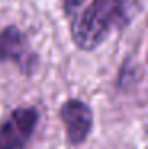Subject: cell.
<instances>
[{
    "instance_id": "2",
    "label": "cell",
    "mask_w": 148,
    "mask_h": 149,
    "mask_svg": "<svg viewBox=\"0 0 148 149\" xmlns=\"http://www.w3.org/2000/svg\"><path fill=\"white\" fill-rule=\"evenodd\" d=\"M38 122L35 108H18L0 125V149H22Z\"/></svg>"
},
{
    "instance_id": "1",
    "label": "cell",
    "mask_w": 148,
    "mask_h": 149,
    "mask_svg": "<svg viewBox=\"0 0 148 149\" xmlns=\"http://www.w3.org/2000/svg\"><path fill=\"white\" fill-rule=\"evenodd\" d=\"M126 11L123 0H93L72 24V38L83 51L96 49L112 29L123 26Z\"/></svg>"
},
{
    "instance_id": "6",
    "label": "cell",
    "mask_w": 148,
    "mask_h": 149,
    "mask_svg": "<svg viewBox=\"0 0 148 149\" xmlns=\"http://www.w3.org/2000/svg\"><path fill=\"white\" fill-rule=\"evenodd\" d=\"M147 59H148V54H147Z\"/></svg>"
},
{
    "instance_id": "3",
    "label": "cell",
    "mask_w": 148,
    "mask_h": 149,
    "mask_svg": "<svg viewBox=\"0 0 148 149\" xmlns=\"http://www.w3.org/2000/svg\"><path fill=\"white\" fill-rule=\"evenodd\" d=\"M62 122L65 125L67 138L70 144H81L93 129V111L84 102L72 98L61 108Z\"/></svg>"
},
{
    "instance_id": "4",
    "label": "cell",
    "mask_w": 148,
    "mask_h": 149,
    "mask_svg": "<svg viewBox=\"0 0 148 149\" xmlns=\"http://www.w3.org/2000/svg\"><path fill=\"white\" fill-rule=\"evenodd\" d=\"M5 60H13L18 63H24L27 60V40L15 26L0 32V62Z\"/></svg>"
},
{
    "instance_id": "5",
    "label": "cell",
    "mask_w": 148,
    "mask_h": 149,
    "mask_svg": "<svg viewBox=\"0 0 148 149\" xmlns=\"http://www.w3.org/2000/svg\"><path fill=\"white\" fill-rule=\"evenodd\" d=\"M84 0H64V11L65 15H72L76 11V8L83 5Z\"/></svg>"
}]
</instances>
